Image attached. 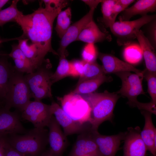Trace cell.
Listing matches in <instances>:
<instances>
[{"label":"cell","instance_id":"44dd1931","mask_svg":"<svg viewBox=\"0 0 156 156\" xmlns=\"http://www.w3.org/2000/svg\"><path fill=\"white\" fill-rule=\"evenodd\" d=\"M136 36L144 60L146 69L150 72L156 73L155 49L150 44L141 29L136 32Z\"/></svg>","mask_w":156,"mask_h":156},{"label":"cell","instance_id":"603a6c76","mask_svg":"<svg viewBox=\"0 0 156 156\" xmlns=\"http://www.w3.org/2000/svg\"><path fill=\"white\" fill-rule=\"evenodd\" d=\"M111 77L103 75L93 79L83 81L77 84L72 93L78 94H85L93 93L103 83L111 81Z\"/></svg>","mask_w":156,"mask_h":156},{"label":"cell","instance_id":"83f0119b","mask_svg":"<svg viewBox=\"0 0 156 156\" xmlns=\"http://www.w3.org/2000/svg\"><path fill=\"white\" fill-rule=\"evenodd\" d=\"M18 0H13L8 7L0 11V26L10 22H15L16 19L22 14L17 7Z\"/></svg>","mask_w":156,"mask_h":156},{"label":"cell","instance_id":"484cf974","mask_svg":"<svg viewBox=\"0 0 156 156\" xmlns=\"http://www.w3.org/2000/svg\"><path fill=\"white\" fill-rule=\"evenodd\" d=\"M71 10L68 7L63 11H61L58 14L55 29L57 33L61 38L71 25Z\"/></svg>","mask_w":156,"mask_h":156},{"label":"cell","instance_id":"e0dca14e","mask_svg":"<svg viewBox=\"0 0 156 156\" xmlns=\"http://www.w3.org/2000/svg\"><path fill=\"white\" fill-rule=\"evenodd\" d=\"M98 57L102 64V66L105 74L126 71L139 73L142 71L111 54L100 53Z\"/></svg>","mask_w":156,"mask_h":156},{"label":"cell","instance_id":"e575fe53","mask_svg":"<svg viewBox=\"0 0 156 156\" xmlns=\"http://www.w3.org/2000/svg\"><path fill=\"white\" fill-rule=\"evenodd\" d=\"M1 144L4 156H24L10 145L5 136L2 138Z\"/></svg>","mask_w":156,"mask_h":156},{"label":"cell","instance_id":"277c9868","mask_svg":"<svg viewBox=\"0 0 156 156\" xmlns=\"http://www.w3.org/2000/svg\"><path fill=\"white\" fill-rule=\"evenodd\" d=\"M30 91L23 73L14 68L11 74L4 107L10 110L14 108L21 112L30 101Z\"/></svg>","mask_w":156,"mask_h":156},{"label":"cell","instance_id":"5b68a950","mask_svg":"<svg viewBox=\"0 0 156 156\" xmlns=\"http://www.w3.org/2000/svg\"><path fill=\"white\" fill-rule=\"evenodd\" d=\"M115 74L120 77L122 82L121 87L117 93L127 97L129 105L141 110H146L147 108V103L140 102L137 99L138 95L144 93L142 85L144 70L134 74L126 71Z\"/></svg>","mask_w":156,"mask_h":156},{"label":"cell","instance_id":"d4e9b609","mask_svg":"<svg viewBox=\"0 0 156 156\" xmlns=\"http://www.w3.org/2000/svg\"><path fill=\"white\" fill-rule=\"evenodd\" d=\"M14 68L7 60L0 59V99L4 100L6 96L9 79Z\"/></svg>","mask_w":156,"mask_h":156},{"label":"cell","instance_id":"ba28073f","mask_svg":"<svg viewBox=\"0 0 156 156\" xmlns=\"http://www.w3.org/2000/svg\"><path fill=\"white\" fill-rule=\"evenodd\" d=\"M156 18L155 14H146L132 21H115L109 28L116 37L118 45H127L136 38V33L138 31Z\"/></svg>","mask_w":156,"mask_h":156},{"label":"cell","instance_id":"7c38bea8","mask_svg":"<svg viewBox=\"0 0 156 156\" xmlns=\"http://www.w3.org/2000/svg\"><path fill=\"white\" fill-rule=\"evenodd\" d=\"M91 134L99 151L103 156H115L120 149L121 141L124 140L126 132L106 135L100 134L98 130L92 129Z\"/></svg>","mask_w":156,"mask_h":156},{"label":"cell","instance_id":"836d02e7","mask_svg":"<svg viewBox=\"0 0 156 156\" xmlns=\"http://www.w3.org/2000/svg\"><path fill=\"white\" fill-rule=\"evenodd\" d=\"M70 76L74 77H80L83 74L86 62L82 60H74L70 62Z\"/></svg>","mask_w":156,"mask_h":156},{"label":"cell","instance_id":"f546056e","mask_svg":"<svg viewBox=\"0 0 156 156\" xmlns=\"http://www.w3.org/2000/svg\"><path fill=\"white\" fill-rule=\"evenodd\" d=\"M123 55L125 60L130 64L138 63L143 57L140 47L135 44L127 46L124 49Z\"/></svg>","mask_w":156,"mask_h":156},{"label":"cell","instance_id":"6da1fadb","mask_svg":"<svg viewBox=\"0 0 156 156\" xmlns=\"http://www.w3.org/2000/svg\"><path fill=\"white\" fill-rule=\"evenodd\" d=\"M68 2L64 0H42L37 10L30 14H23L16 20L23 30L22 38L28 39L31 42L29 43L36 47L43 61L49 52L59 56L51 46L53 23Z\"/></svg>","mask_w":156,"mask_h":156},{"label":"cell","instance_id":"4dcf8cb0","mask_svg":"<svg viewBox=\"0 0 156 156\" xmlns=\"http://www.w3.org/2000/svg\"><path fill=\"white\" fill-rule=\"evenodd\" d=\"M144 77L146 80L148 91L151 98V102L156 104V73L150 72L146 69L144 70Z\"/></svg>","mask_w":156,"mask_h":156},{"label":"cell","instance_id":"4fadbf2b","mask_svg":"<svg viewBox=\"0 0 156 156\" xmlns=\"http://www.w3.org/2000/svg\"><path fill=\"white\" fill-rule=\"evenodd\" d=\"M49 150L52 156H62L68 144L67 137L53 115L47 126Z\"/></svg>","mask_w":156,"mask_h":156},{"label":"cell","instance_id":"9a60e30c","mask_svg":"<svg viewBox=\"0 0 156 156\" xmlns=\"http://www.w3.org/2000/svg\"><path fill=\"white\" fill-rule=\"evenodd\" d=\"M138 127H129L124 139L123 156H146V147L140 135Z\"/></svg>","mask_w":156,"mask_h":156},{"label":"cell","instance_id":"d6a6232c","mask_svg":"<svg viewBox=\"0 0 156 156\" xmlns=\"http://www.w3.org/2000/svg\"><path fill=\"white\" fill-rule=\"evenodd\" d=\"M144 36L153 48H156V18L145 25Z\"/></svg>","mask_w":156,"mask_h":156},{"label":"cell","instance_id":"d6986e66","mask_svg":"<svg viewBox=\"0 0 156 156\" xmlns=\"http://www.w3.org/2000/svg\"><path fill=\"white\" fill-rule=\"evenodd\" d=\"M141 112L144 118L145 124L140 131L141 137L147 150L153 156H156V129L153 122L152 114L145 110H141Z\"/></svg>","mask_w":156,"mask_h":156},{"label":"cell","instance_id":"8fae6325","mask_svg":"<svg viewBox=\"0 0 156 156\" xmlns=\"http://www.w3.org/2000/svg\"><path fill=\"white\" fill-rule=\"evenodd\" d=\"M51 105L53 115L58 123L63 128L64 133L66 137L75 134H79L91 128L89 123L81 124L73 120L55 102L53 101Z\"/></svg>","mask_w":156,"mask_h":156},{"label":"cell","instance_id":"5bb4252c","mask_svg":"<svg viewBox=\"0 0 156 156\" xmlns=\"http://www.w3.org/2000/svg\"><path fill=\"white\" fill-rule=\"evenodd\" d=\"M91 129L78 134L68 156H103L92 137Z\"/></svg>","mask_w":156,"mask_h":156},{"label":"cell","instance_id":"7bdbcfd3","mask_svg":"<svg viewBox=\"0 0 156 156\" xmlns=\"http://www.w3.org/2000/svg\"><path fill=\"white\" fill-rule=\"evenodd\" d=\"M90 156L88 155H83V156Z\"/></svg>","mask_w":156,"mask_h":156},{"label":"cell","instance_id":"2e32d148","mask_svg":"<svg viewBox=\"0 0 156 156\" xmlns=\"http://www.w3.org/2000/svg\"><path fill=\"white\" fill-rule=\"evenodd\" d=\"M94 10L95 9H90L86 15L70 26L61 38L57 53L59 57L66 56V48L71 43L76 41L83 28L93 19Z\"/></svg>","mask_w":156,"mask_h":156},{"label":"cell","instance_id":"4316f807","mask_svg":"<svg viewBox=\"0 0 156 156\" xmlns=\"http://www.w3.org/2000/svg\"><path fill=\"white\" fill-rule=\"evenodd\" d=\"M103 75L104 73L102 66L96 61L86 63L82 75L79 77L77 84L85 81L93 79Z\"/></svg>","mask_w":156,"mask_h":156},{"label":"cell","instance_id":"3957f363","mask_svg":"<svg viewBox=\"0 0 156 156\" xmlns=\"http://www.w3.org/2000/svg\"><path fill=\"white\" fill-rule=\"evenodd\" d=\"M80 95L88 102L91 108L90 123L92 129L98 130L99 125L104 122L112 121L114 110L119 98L117 93L106 91L103 93Z\"/></svg>","mask_w":156,"mask_h":156},{"label":"cell","instance_id":"ac0fdd59","mask_svg":"<svg viewBox=\"0 0 156 156\" xmlns=\"http://www.w3.org/2000/svg\"><path fill=\"white\" fill-rule=\"evenodd\" d=\"M111 39V35L102 31L93 19L83 28L76 41L94 44L105 40L110 41Z\"/></svg>","mask_w":156,"mask_h":156},{"label":"cell","instance_id":"7a4b0ae2","mask_svg":"<svg viewBox=\"0 0 156 156\" xmlns=\"http://www.w3.org/2000/svg\"><path fill=\"white\" fill-rule=\"evenodd\" d=\"M48 130L35 128L23 134L5 136L10 145L24 156H40L49 144Z\"/></svg>","mask_w":156,"mask_h":156},{"label":"cell","instance_id":"74e56055","mask_svg":"<svg viewBox=\"0 0 156 156\" xmlns=\"http://www.w3.org/2000/svg\"><path fill=\"white\" fill-rule=\"evenodd\" d=\"M118 3L125 9L135 1L134 0H118Z\"/></svg>","mask_w":156,"mask_h":156},{"label":"cell","instance_id":"60d3db41","mask_svg":"<svg viewBox=\"0 0 156 156\" xmlns=\"http://www.w3.org/2000/svg\"><path fill=\"white\" fill-rule=\"evenodd\" d=\"M2 137H0V156H4L1 148V139Z\"/></svg>","mask_w":156,"mask_h":156},{"label":"cell","instance_id":"ffe728a7","mask_svg":"<svg viewBox=\"0 0 156 156\" xmlns=\"http://www.w3.org/2000/svg\"><path fill=\"white\" fill-rule=\"evenodd\" d=\"M156 9V0H139L132 6L125 9L119 16L120 21H128L133 17L138 15L142 16Z\"/></svg>","mask_w":156,"mask_h":156},{"label":"cell","instance_id":"9c48e42d","mask_svg":"<svg viewBox=\"0 0 156 156\" xmlns=\"http://www.w3.org/2000/svg\"><path fill=\"white\" fill-rule=\"evenodd\" d=\"M21 113V118L38 128L47 127L53 115L51 105L35 100L30 101Z\"/></svg>","mask_w":156,"mask_h":156},{"label":"cell","instance_id":"d590c367","mask_svg":"<svg viewBox=\"0 0 156 156\" xmlns=\"http://www.w3.org/2000/svg\"><path fill=\"white\" fill-rule=\"evenodd\" d=\"M8 55L12 58L13 60L18 59L30 62L19 48L18 44H15L12 46V51Z\"/></svg>","mask_w":156,"mask_h":156},{"label":"cell","instance_id":"1f68e13d","mask_svg":"<svg viewBox=\"0 0 156 156\" xmlns=\"http://www.w3.org/2000/svg\"><path fill=\"white\" fill-rule=\"evenodd\" d=\"M98 55L96 47L94 44L92 43H87L81 53L82 60L87 63L96 61Z\"/></svg>","mask_w":156,"mask_h":156},{"label":"cell","instance_id":"b9f144b4","mask_svg":"<svg viewBox=\"0 0 156 156\" xmlns=\"http://www.w3.org/2000/svg\"><path fill=\"white\" fill-rule=\"evenodd\" d=\"M6 40H2V39H0V43L1 44V43L5 41Z\"/></svg>","mask_w":156,"mask_h":156},{"label":"cell","instance_id":"ee69618b","mask_svg":"<svg viewBox=\"0 0 156 156\" xmlns=\"http://www.w3.org/2000/svg\"><path fill=\"white\" fill-rule=\"evenodd\" d=\"M0 44H1L0 43Z\"/></svg>","mask_w":156,"mask_h":156},{"label":"cell","instance_id":"ab89813d","mask_svg":"<svg viewBox=\"0 0 156 156\" xmlns=\"http://www.w3.org/2000/svg\"><path fill=\"white\" fill-rule=\"evenodd\" d=\"M40 156H52L49 149L45 151Z\"/></svg>","mask_w":156,"mask_h":156},{"label":"cell","instance_id":"f1b7e54d","mask_svg":"<svg viewBox=\"0 0 156 156\" xmlns=\"http://www.w3.org/2000/svg\"><path fill=\"white\" fill-rule=\"evenodd\" d=\"M59 62L56 70L52 76L53 83L67 76H70V63L66 59V57H60Z\"/></svg>","mask_w":156,"mask_h":156},{"label":"cell","instance_id":"f35d334b","mask_svg":"<svg viewBox=\"0 0 156 156\" xmlns=\"http://www.w3.org/2000/svg\"><path fill=\"white\" fill-rule=\"evenodd\" d=\"M9 1L8 0H0V11L2 8Z\"/></svg>","mask_w":156,"mask_h":156},{"label":"cell","instance_id":"cb8c5ba5","mask_svg":"<svg viewBox=\"0 0 156 156\" xmlns=\"http://www.w3.org/2000/svg\"><path fill=\"white\" fill-rule=\"evenodd\" d=\"M26 38H20L18 45L25 56L36 69L42 65L45 61L41 60L36 47L28 42Z\"/></svg>","mask_w":156,"mask_h":156},{"label":"cell","instance_id":"52a82bcc","mask_svg":"<svg viewBox=\"0 0 156 156\" xmlns=\"http://www.w3.org/2000/svg\"><path fill=\"white\" fill-rule=\"evenodd\" d=\"M57 99L62 109L73 120L81 124L90 123L91 108L80 95L70 92Z\"/></svg>","mask_w":156,"mask_h":156},{"label":"cell","instance_id":"8992f818","mask_svg":"<svg viewBox=\"0 0 156 156\" xmlns=\"http://www.w3.org/2000/svg\"><path fill=\"white\" fill-rule=\"evenodd\" d=\"M43 64L33 72L24 76L29 86L31 98L35 101H41L44 99L51 98V87L53 73Z\"/></svg>","mask_w":156,"mask_h":156},{"label":"cell","instance_id":"30bf717a","mask_svg":"<svg viewBox=\"0 0 156 156\" xmlns=\"http://www.w3.org/2000/svg\"><path fill=\"white\" fill-rule=\"evenodd\" d=\"M21 118L18 111L11 112L0 107V137L26 133L28 130L22 124Z\"/></svg>","mask_w":156,"mask_h":156},{"label":"cell","instance_id":"7402d4cb","mask_svg":"<svg viewBox=\"0 0 156 156\" xmlns=\"http://www.w3.org/2000/svg\"><path fill=\"white\" fill-rule=\"evenodd\" d=\"M101 10L102 17L99 19L106 28H110L115 22L117 16L124 10L118 0H102Z\"/></svg>","mask_w":156,"mask_h":156},{"label":"cell","instance_id":"8d00e7d4","mask_svg":"<svg viewBox=\"0 0 156 156\" xmlns=\"http://www.w3.org/2000/svg\"><path fill=\"white\" fill-rule=\"evenodd\" d=\"M102 0H81L90 7V9H95L98 4Z\"/></svg>","mask_w":156,"mask_h":156}]
</instances>
